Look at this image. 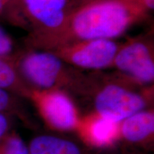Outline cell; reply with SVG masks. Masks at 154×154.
Masks as SVG:
<instances>
[{
  "mask_svg": "<svg viewBox=\"0 0 154 154\" xmlns=\"http://www.w3.org/2000/svg\"><path fill=\"white\" fill-rule=\"evenodd\" d=\"M75 0H14L5 17L13 24L29 32L28 36L44 35L63 24Z\"/></svg>",
  "mask_w": 154,
  "mask_h": 154,
  "instance_id": "277c9868",
  "label": "cell"
},
{
  "mask_svg": "<svg viewBox=\"0 0 154 154\" xmlns=\"http://www.w3.org/2000/svg\"><path fill=\"white\" fill-rule=\"evenodd\" d=\"M0 154L30 153L27 143L14 130L0 142Z\"/></svg>",
  "mask_w": 154,
  "mask_h": 154,
  "instance_id": "4fadbf2b",
  "label": "cell"
},
{
  "mask_svg": "<svg viewBox=\"0 0 154 154\" xmlns=\"http://www.w3.org/2000/svg\"><path fill=\"white\" fill-rule=\"evenodd\" d=\"M13 61L24 82L36 90L70 88L77 91L84 79L49 51L29 49L19 51Z\"/></svg>",
  "mask_w": 154,
  "mask_h": 154,
  "instance_id": "3957f363",
  "label": "cell"
},
{
  "mask_svg": "<svg viewBox=\"0 0 154 154\" xmlns=\"http://www.w3.org/2000/svg\"><path fill=\"white\" fill-rule=\"evenodd\" d=\"M141 86L120 74L107 77L101 82L88 77L82 94L92 98L93 112L104 118L120 123L138 111L149 109L153 98V89Z\"/></svg>",
  "mask_w": 154,
  "mask_h": 154,
  "instance_id": "7a4b0ae2",
  "label": "cell"
},
{
  "mask_svg": "<svg viewBox=\"0 0 154 154\" xmlns=\"http://www.w3.org/2000/svg\"><path fill=\"white\" fill-rule=\"evenodd\" d=\"M29 100L50 128L60 132L76 131L79 113L72 98L63 89H33Z\"/></svg>",
  "mask_w": 154,
  "mask_h": 154,
  "instance_id": "52a82bcc",
  "label": "cell"
},
{
  "mask_svg": "<svg viewBox=\"0 0 154 154\" xmlns=\"http://www.w3.org/2000/svg\"><path fill=\"white\" fill-rule=\"evenodd\" d=\"M153 44L145 37L134 38L121 44L112 68L135 84L147 86L154 80Z\"/></svg>",
  "mask_w": 154,
  "mask_h": 154,
  "instance_id": "5b68a950",
  "label": "cell"
},
{
  "mask_svg": "<svg viewBox=\"0 0 154 154\" xmlns=\"http://www.w3.org/2000/svg\"><path fill=\"white\" fill-rule=\"evenodd\" d=\"M120 140L131 146L147 147L153 143L154 112L149 108L120 122Z\"/></svg>",
  "mask_w": 154,
  "mask_h": 154,
  "instance_id": "9c48e42d",
  "label": "cell"
},
{
  "mask_svg": "<svg viewBox=\"0 0 154 154\" xmlns=\"http://www.w3.org/2000/svg\"><path fill=\"white\" fill-rule=\"evenodd\" d=\"M0 88L27 99L33 90L20 76L13 59L4 57H0Z\"/></svg>",
  "mask_w": 154,
  "mask_h": 154,
  "instance_id": "8fae6325",
  "label": "cell"
},
{
  "mask_svg": "<svg viewBox=\"0 0 154 154\" xmlns=\"http://www.w3.org/2000/svg\"><path fill=\"white\" fill-rule=\"evenodd\" d=\"M149 11L154 9V0H131Z\"/></svg>",
  "mask_w": 154,
  "mask_h": 154,
  "instance_id": "2e32d148",
  "label": "cell"
},
{
  "mask_svg": "<svg viewBox=\"0 0 154 154\" xmlns=\"http://www.w3.org/2000/svg\"><path fill=\"white\" fill-rule=\"evenodd\" d=\"M27 145L30 154H91L77 140L57 134H38Z\"/></svg>",
  "mask_w": 154,
  "mask_h": 154,
  "instance_id": "30bf717a",
  "label": "cell"
},
{
  "mask_svg": "<svg viewBox=\"0 0 154 154\" xmlns=\"http://www.w3.org/2000/svg\"><path fill=\"white\" fill-rule=\"evenodd\" d=\"M15 117L7 113H0V142L12 131Z\"/></svg>",
  "mask_w": 154,
  "mask_h": 154,
  "instance_id": "9a60e30c",
  "label": "cell"
},
{
  "mask_svg": "<svg viewBox=\"0 0 154 154\" xmlns=\"http://www.w3.org/2000/svg\"><path fill=\"white\" fill-rule=\"evenodd\" d=\"M21 99L18 96L0 88V113L11 115L25 124H29V119Z\"/></svg>",
  "mask_w": 154,
  "mask_h": 154,
  "instance_id": "7c38bea8",
  "label": "cell"
},
{
  "mask_svg": "<svg viewBox=\"0 0 154 154\" xmlns=\"http://www.w3.org/2000/svg\"><path fill=\"white\" fill-rule=\"evenodd\" d=\"M119 127L120 123L91 112L80 117L75 131L87 147L106 149L120 140Z\"/></svg>",
  "mask_w": 154,
  "mask_h": 154,
  "instance_id": "ba28073f",
  "label": "cell"
},
{
  "mask_svg": "<svg viewBox=\"0 0 154 154\" xmlns=\"http://www.w3.org/2000/svg\"><path fill=\"white\" fill-rule=\"evenodd\" d=\"M17 52L12 38L0 26V57L13 59Z\"/></svg>",
  "mask_w": 154,
  "mask_h": 154,
  "instance_id": "5bb4252c",
  "label": "cell"
},
{
  "mask_svg": "<svg viewBox=\"0 0 154 154\" xmlns=\"http://www.w3.org/2000/svg\"><path fill=\"white\" fill-rule=\"evenodd\" d=\"M149 11L131 0H91L71 11L61 27L51 33L27 36L29 49L50 51L74 42L113 39L144 20Z\"/></svg>",
  "mask_w": 154,
  "mask_h": 154,
  "instance_id": "6da1fadb",
  "label": "cell"
},
{
  "mask_svg": "<svg viewBox=\"0 0 154 154\" xmlns=\"http://www.w3.org/2000/svg\"><path fill=\"white\" fill-rule=\"evenodd\" d=\"M120 46L113 39H92L65 44L49 51L70 66L102 70L112 68Z\"/></svg>",
  "mask_w": 154,
  "mask_h": 154,
  "instance_id": "8992f818",
  "label": "cell"
},
{
  "mask_svg": "<svg viewBox=\"0 0 154 154\" xmlns=\"http://www.w3.org/2000/svg\"><path fill=\"white\" fill-rule=\"evenodd\" d=\"M14 0H0V16H4Z\"/></svg>",
  "mask_w": 154,
  "mask_h": 154,
  "instance_id": "e0dca14e",
  "label": "cell"
},
{
  "mask_svg": "<svg viewBox=\"0 0 154 154\" xmlns=\"http://www.w3.org/2000/svg\"><path fill=\"white\" fill-rule=\"evenodd\" d=\"M91 1V0H77V7L79 5H82L83 4H85L88 2Z\"/></svg>",
  "mask_w": 154,
  "mask_h": 154,
  "instance_id": "ac0fdd59",
  "label": "cell"
}]
</instances>
